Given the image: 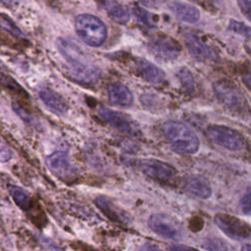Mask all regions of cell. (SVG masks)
<instances>
[{
	"label": "cell",
	"instance_id": "36",
	"mask_svg": "<svg viewBox=\"0 0 251 251\" xmlns=\"http://www.w3.org/2000/svg\"><path fill=\"white\" fill-rule=\"evenodd\" d=\"M243 251H250V245L249 244H246L245 246H242V248H241Z\"/></svg>",
	"mask_w": 251,
	"mask_h": 251
},
{
	"label": "cell",
	"instance_id": "14",
	"mask_svg": "<svg viewBox=\"0 0 251 251\" xmlns=\"http://www.w3.org/2000/svg\"><path fill=\"white\" fill-rule=\"evenodd\" d=\"M135 69L141 78L149 83L161 84L165 81L166 74L164 71L145 59H137L135 62Z\"/></svg>",
	"mask_w": 251,
	"mask_h": 251
},
{
	"label": "cell",
	"instance_id": "23",
	"mask_svg": "<svg viewBox=\"0 0 251 251\" xmlns=\"http://www.w3.org/2000/svg\"><path fill=\"white\" fill-rule=\"evenodd\" d=\"M177 78L182 87L187 92H192L195 89V79L191 72L186 68H181L177 71Z\"/></svg>",
	"mask_w": 251,
	"mask_h": 251
},
{
	"label": "cell",
	"instance_id": "30",
	"mask_svg": "<svg viewBox=\"0 0 251 251\" xmlns=\"http://www.w3.org/2000/svg\"><path fill=\"white\" fill-rule=\"evenodd\" d=\"M141 5L150 9H159L165 4V0H138Z\"/></svg>",
	"mask_w": 251,
	"mask_h": 251
},
{
	"label": "cell",
	"instance_id": "24",
	"mask_svg": "<svg viewBox=\"0 0 251 251\" xmlns=\"http://www.w3.org/2000/svg\"><path fill=\"white\" fill-rule=\"evenodd\" d=\"M132 12H133V15L135 16V18L137 19V21L140 22L141 24H143L147 26L154 25L155 22L153 20V16L151 14H149L148 12H146L145 10L138 8V7H133Z\"/></svg>",
	"mask_w": 251,
	"mask_h": 251
},
{
	"label": "cell",
	"instance_id": "6",
	"mask_svg": "<svg viewBox=\"0 0 251 251\" xmlns=\"http://www.w3.org/2000/svg\"><path fill=\"white\" fill-rule=\"evenodd\" d=\"M148 226L153 232L165 239L178 240L183 235L181 225L167 214H152L148 219Z\"/></svg>",
	"mask_w": 251,
	"mask_h": 251
},
{
	"label": "cell",
	"instance_id": "35",
	"mask_svg": "<svg viewBox=\"0 0 251 251\" xmlns=\"http://www.w3.org/2000/svg\"><path fill=\"white\" fill-rule=\"evenodd\" d=\"M171 250H190L193 249L190 246H185V245H173L170 247Z\"/></svg>",
	"mask_w": 251,
	"mask_h": 251
},
{
	"label": "cell",
	"instance_id": "25",
	"mask_svg": "<svg viewBox=\"0 0 251 251\" xmlns=\"http://www.w3.org/2000/svg\"><path fill=\"white\" fill-rule=\"evenodd\" d=\"M228 29L236 34H240L242 36H245L247 39L250 38V27L248 25H245L244 24L231 20L228 25Z\"/></svg>",
	"mask_w": 251,
	"mask_h": 251
},
{
	"label": "cell",
	"instance_id": "12",
	"mask_svg": "<svg viewBox=\"0 0 251 251\" xmlns=\"http://www.w3.org/2000/svg\"><path fill=\"white\" fill-rule=\"evenodd\" d=\"M184 41L190 56L198 61L205 62L212 58L211 48L194 32L187 31L184 33Z\"/></svg>",
	"mask_w": 251,
	"mask_h": 251
},
{
	"label": "cell",
	"instance_id": "32",
	"mask_svg": "<svg viewBox=\"0 0 251 251\" xmlns=\"http://www.w3.org/2000/svg\"><path fill=\"white\" fill-rule=\"evenodd\" d=\"M198 4H200L202 7H205L206 9H214L219 8V5L222 3V0H194Z\"/></svg>",
	"mask_w": 251,
	"mask_h": 251
},
{
	"label": "cell",
	"instance_id": "17",
	"mask_svg": "<svg viewBox=\"0 0 251 251\" xmlns=\"http://www.w3.org/2000/svg\"><path fill=\"white\" fill-rule=\"evenodd\" d=\"M169 9L182 22L195 24L200 19V12L194 6L178 0H173L168 4Z\"/></svg>",
	"mask_w": 251,
	"mask_h": 251
},
{
	"label": "cell",
	"instance_id": "10",
	"mask_svg": "<svg viewBox=\"0 0 251 251\" xmlns=\"http://www.w3.org/2000/svg\"><path fill=\"white\" fill-rule=\"evenodd\" d=\"M46 166L55 176L63 180L72 178L76 172L69 155L64 151H56L48 155L46 158Z\"/></svg>",
	"mask_w": 251,
	"mask_h": 251
},
{
	"label": "cell",
	"instance_id": "7",
	"mask_svg": "<svg viewBox=\"0 0 251 251\" xmlns=\"http://www.w3.org/2000/svg\"><path fill=\"white\" fill-rule=\"evenodd\" d=\"M216 226L229 238L246 240L250 237V226L242 220L227 214H217L214 217Z\"/></svg>",
	"mask_w": 251,
	"mask_h": 251
},
{
	"label": "cell",
	"instance_id": "2",
	"mask_svg": "<svg viewBox=\"0 0 251 251\" xmlns=\"http://www.w3.org/2000/svg\"><path fill=\"white\" fill-rule=\"evenodd\" d=\"M161 129L174 152L190 155L198 151L199 139L184 124L177 121H168L162 125Z\"/></svg>",
	"mask_w": 251,
	"mask_h": 251
},
{
	"label": "cell",
	"instance_id": "28",
	"mask_svg": "<svg viewBox=\"0 0 251 251\" xmlns=\"http://www.w3.org/2000/svg\"><path fill=\"white\" fill-rule=\"evenodd\" d=\"M250 197H251V193H250V189L247 188V190L245 191V193L243 194V196L240 199L239 205H240V209L242 211V213L246 216L250 215Z\"/></svg>",
	"mask_w": 251,
	"mask_h": 251
},
{
	"label": "cell",
	"instance_id": "29",
	"mask_svg": "<svg viewBox=\"0 0 251 251\" xmlns=\"http://www.w3.org/2000/svg\"><path fill=\"white\" fill-rule=\"evenodd\" d=\"M205 249L208 250H226L227 246L220 239H209L203 245Z\"/></svg>",
	"mask_w": 251,
	"mask_h": 251
},
{
	"label": "cell",
	"instance_id": "3",
	"mask_svg": "<svg viewBox=\"0 0 251 251\" xmlns=\"http://www.w3.org/2000/svg\"><path fill=\"white\" fill-rule=\"evenodd\" d=\"M75 29L78 37L91 47H99L107 39L105 24L91 14H80L75 20Z\"/></svg>",
	"mask_w": 251,
	"mask_h": 251
},
{
	"label": "cell",
	"instance_id": "34",
	"mask_svg": "<svg viewBox=\"0 0 251 251\" xmlns=\"http://www.w3.org/2000/svg\"><path fill=\"white\" fill-rule=\"evenodd\" d=\"M0 2L5 5L7 8H10V9H14V8H17L22 0H0Z\"/></svg>",
	"mask_w": 251,
	"mask_h": 251
},
{
	"label": "cell",
	"instance_id": "22",
	"mask_svg": "<svg viewBox=\"0 0 251 251\" xmlns=\"http://www.w3.org/2000/svg\"><path fill=\"white\" fill-rule=\"evenodd\" d=\"M0 31L17 39H22L25 37L21 29L9 18L3 15H0Z\"/></svg>",
	"mask_w": 251,
	"mask_h": 251
},
{
	"label": "cell",
	"instance_id": "26",
	"mask_svg": "<svg viewBox=\"0 0 251 251\" xmlns=\"http://www.w3.org/2000/svg\"><path fill=\"white\" fill-rule=\"evenodd\" d=\"M159 100L157 96L152 93H143L140 96V103L148 110L159 108Z\"/></svg>",
	"mask_w": 251,
	"mask_h": 251
},
{
	"label": "cell",
	"instance_id": "8",
	"mask_svg": "<svg viewBox=\"0 0 251 251\" xmlns=\"http://www.w3.org/2000/svg\"><path fill=\"white\" fill-rule=\"evenodd\" d=\"M150 52L157 58L164 61L176 60L181 51L176 40L168 35H156L148 43Z\"/></svg>",
	"mask_w": 251,
	"mask_h": 251
},
{
	"label": "cell",
	"instance_id": "20",
	"mask_svg": "<svg viewBox=\"0 0 251 251\" xmlns=\"http://www.w3.org/2000/svg\"><path fill=\"white\" fill-rule=\"evenodd\" d=\"M108 16L119 25H126L130 19L129 12L120 3L107 1L104 4Z\"/></svg>",
	"mask_w": 251,
	"mask_h": 251
},
{
	"label": "cell",
	"instance_id": "31",
	"mask_svg": "<svg viewBox=\"0 0 251 251\" xmlns=\"http://www.w3.org/2000/svg\"><path fill=\"white\" fill-rule=\"evenodd\" d=\"M12 158V152L10 149L0 140V162H8Z\"/></svg>",
	"mask_w": 251,
	"mask_h": 251
},
{
	"label": "cell",
	"instance_id": "5",
	"mask_svg": "<svg viewBox=\"0 0 251 251\" xmlns=\"http://www.w3.org/2000/svg\"><path fill=\"white\" fill-rule=\"evenodd\" d=\"M207 136L215 144L230 151H241L245 147V137L236 129L222 125H212L206 129Z\"/></svg>",
	"mask_w": 251,
	"mask_h": 251
},
{
	"label": "cell",
	"instance_id": "15",
	"mask_svg": "<svg viewBox=\"0 0 251 251\" xmlns=\"http://www.w3.org/2000/svg\"><path fill=\"white\" fill-rule=\"evenodd\" d=\"M38 96L42 103L52 113L58 116H63L68 113V104L66 103L64 98L55 91L49 88H41L38 91Z\"/></svg>",
	"mask_w": 251,
	"mask_h": 251
},
{
	"label": "cell",
	"instance_id": "19",
	"mask_svg": "<svg viewBox=\"0 0 251 251\" xmlns=\"http://www.w3.org/2000/svg\"><path fill=\"white\" fill-rule=\"evenodd\" d=\"M9 193L15 204L20 209H22L25 213H30L32 211L33 200L27 191L20 186L12 185L9 188Z\"/></svg>",
	"mask_w": 251,
	"mask_h": 251
},
{
	"label": "cell",
	"instance_id": "18",
	"mask_svg": "<svg viewBox=\"0 0 251 251\" xmlns=\"http://www.w3.org/2000/svg\"><path fill=\"white\" fill-rule=\"evenodd\" d=\"M95 203L101 209V211H103V213L113 221L120 223L128 222V217L126 214L116 206L109 198L105 196H98L95 199Z\"/></svg>",
	"mask_w": 251,
	"mask_h": 251
},
{
	"label": "cell",
	"instance_id": "1",
	"mask_svg": "<svg viewBox=\"0 0 251 251\" xmlns=\"http://www.w3.org/2000/svg\"><path fill=\"white\" fill-rule=\"evenodd\" d=\"M56 46L68 63V71L73 79L83 84H93L97 82L101 72L99 68L89 60L81 48L73 41L63 37H59L56 40Z\"/></svg>",
	"mask_w": 251,
	"mask_h": 251
},
{
	"label": "cell",
	"instance_id": "21",
	"mask_svg": "<svg viewBox=\"0 0 251 251\" xmlns=\"http://www.w3.org/2000/svg\"><path fill=\"white\" fill-rule=\"evenodd\" d=\"M0 85L13 95L26 99L28 97L25 90L10 75L2 74L0 72Z\"/></svg>",
	"mask_w": 251,
	"mask_h": 251
},
{
	"label": "cell",
	"instance_id": "27",
	"mask_svg": "<svg viewBox=\"0 0 251 251\" xmlns=\"http://www.w3.org/2000/svg\"><path fill=\"white\" fill-rule=\"evenodd\" d=\"M12 107H13L15 113H16L25 123H26V124H31V123H33V118H32V116H31L25 109H24L20 104H17V103L14 102V103L12 104Z\"/></svg>",
	"mask_w": 251,
	"mask_h": 251
},
{
	"label": "cell",
	"instance_id": "11",
	"mask_svg": "<svg viewBox=\"0 0 251 251\" xmlns=\"http://www.w3.org/2000/svg\"><path fill=\"white\" fill-rule=\"evenodd\" d=\"M98 114L102 120L120 131L132 135L137 134L139 131L137 124L121 112L114 111L107 107H101L98 110Z\"/></svg>",
	"mask_w": 251,
	"mask_h": 251
},
{
	"label": "cell",
	"instance_id": "9",
	"mask_svg": "<svg viewBox=\"0 0 251 251\" xmlns=\"http://www.w3.org/2000/svg\"><path fill=\"white\" fill-rule=\"evenodd\" d=\"M136 166L145 176L160 181L169 180L176 174V170L173 166L156 159L138 160L136 162Z\"/></svg>",
	"mask_w": 251,
	"mask_h": 251
},
{
	"label": "cell",
	"instance_id": "16",
	"mask_svg": "<svg viewBox=\"0 0 251 251\" xmlns=\"http://www.w3.org/2000/svg\"><path fill=\"white\" fill-rule=\"evenodd\" d=\"M107 91L108 99L113 105L120 107H128L133 102V95L131 91L126 85L121 82L111 83L108 86Z\"/></svg>",
	"mask_w": 251,
	"mask_h": 251
},
{
	"label": "cell",
	"instance_id": "4",
	"mask_svg": "<svg viewBox=\"0 0 251 251\" xmlns=\"http://www.w3.org/2000/svg\"><path fill=\"white\" fill-rule=\"evenodd\" d=\"M213 90L219 102L228 111L235 113L245 109V98L233 82L227 79H219L214 82Z\"/></svg>",
	"mask_w": 251,
	"mask_h": 251
},
{
	"label": "cell",
	"instance_id": "37",
	"mask_svg": "<svg viewBox=\"0 0 251 251\" xmlns=\"http://www.w3.org/2000/svg\"><path fill=\"white\" fill-rule=\"evenodd\" d=\"M142 249H158L157 246H145V247H142Z\"/></svg>",
	"mask_w": 251,
	"mask_h": 251
},
{
	"label": "cell",
	"instance_id": "38",
	"mask_svg": "<svg viewBox=\"0 0 251 251\" xmlns=\"http://www.w3.org/2000/svg\"><path fill=\"white\" fill-rule=\"evenodd\" d=\"M0 72H1V65H0Z\"/></svg>",
	"mask_w": 251,
	"mask_h": 251
},
{
	"label": "cell",
	"instance_id": "13",
	"mask_svg": "<svg viewBox=\"0 0 251 251\" xmlns=\"http://www.w3.org/2000/svg\"><path fill=\"white\" fill-rule=\"evenodd\" d=\"M181 187L186 193L199 198L207 199L212 194V188L209 181L205 177L197 175L184 177Z\"/></svg>",
	"mask_w": 251,
	"mask_h": 251
},
{
	"label": "cell",
	"instance_id": "33",
	"mask_svg": "<svg viewBox=\"0 0 251 251\" xmlns=\"http://www.w3.org/2000/svg\"><path fill=\"white\" fill-rule=\"evenodd\" d=\"M237 3L247 20H250V0H237Z\"/></svg>",
	"mask_w": 251,
	"mask_h": 251
}]
</instances>
